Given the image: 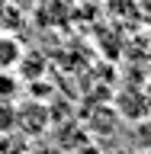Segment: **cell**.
<instances>
[{
    "mask_svg": "<svg viewBox=\"0 0 151 154\" xmlns=\"http://www.w3.org/2000/svg\"><path fill=\"white\" fill-rule=\"evenodd\" d=\"M19 58H23V45H19L13 35H0V71L16 67Z\"/></svg>",
    "mask_w": 151,
    "mask_h": 154,
    "instance_id": "cell-1",
    "label": "cell"
},
{
    "mask_svg": "<svg viewBox=\"0 0 151 154\" xmlns=\"http://www.w3.org/2000/svg\"><path fill=\"white\" fill-rule=\"evenodd\" d=\"M16 90H19V80H13L7 71H0V103H10L16 96Z\"/></svg>",
    "mask_w": 151,
    "mask_h": 154,
    "instance_id": "cell-2",
    "label": "cell"
}]
</instances>
